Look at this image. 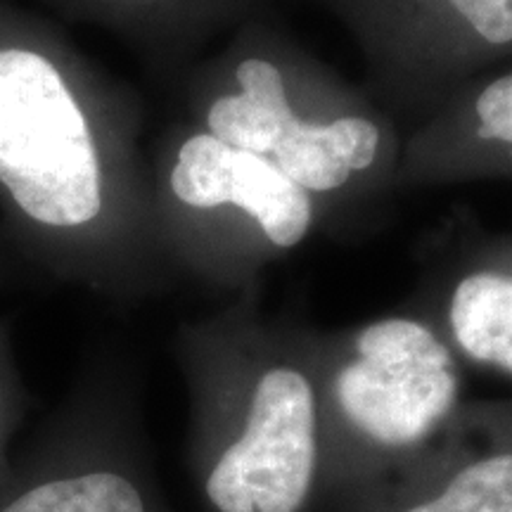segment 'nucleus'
Here are the masks:
<instances>
[{"label":"nucleus","mask_w":512,"mask_h":512,"mask_svg":"<svg viewBox=\"0 0 512 512\" xmlns=\"http://www.w3.org/2000/svg\"><path fill=\"white\" fill-rule=\"evenodd\" d=\"M0 211L15 259L57 283L136 302L171 275L136 102L15 0H0Z\"/></svg>","instance_id":"obj_1"},{"label":"nucleus","mask_w":512,"mask_h":512,"mask_svg":"<svg viewBox=\"0 0 512 512\" xmlns=\"http://www.w3.org/2000/svg\"><path fill=\"white\" fill-rule=\"evenodd\" d=\"M204 512H318L323 420L311 330L238 304L174 337Z\"/></svg>","instance_id":"obj_2"},{"label":"nucleus","mask_w":512,"mask_h":512,"mask_svg":"<svg viewBox=\"0 0 512 512\" xmlns=\"http://www.w3.org/2000/svg\"><path fill=\"white\" fill-rule=\"evenodd\" d=\"M323 470L318 512H344L425 451L458 413L451 344L425 318L311 332Z\"/></svg>","instance_id":"obj_3"},{"label":"nucleus","mask_w":512,"mask_h":512,"mask_svg":"<svg viewBox=\"0 0 512 512\" xmlns=\"http://www.w3.org/2000/svg\"><path fill=\"white\" fill-rule=\"evenodd\" d=\"M185 88L181 124L271 159L313 200L384 162L380 117L339 88H316L306 69L240 55L202 69Z\"/></svg>","instance_id":"obj_4"},{"label":"nucleus","mask_w":512,"mask_h":512,"mask_svg":"<svg viewBox=\"0 0 512 512\" xmlns=\"http://www.w3.org/2000/svg\"><path fill=\"white\" fill-rule=\"evenodd\" d=\"M152 204L171 268L209 283L247 275V228L268 252L302 245L316 200L271 159L230 147L188 124L169 126L150 159Z\"/></svg>","instance_id":"obj_5"},{"label":"nucleus","mask_w":512,"mask_h":512,"mask_svg":"<svg viewBox=\"0 0 512 512\" xmlns=\"http://www.w3.org/2000/svg\"><path fill=\"white\" fill-rule=\"evenodd\" d=\"M0 512H176L159 484L131 377L98 363L0 477Z\"/></svg>","instance_id":"obj_6"},{"label":"nucleus","mask_w":512,"mask_h":512,"mask_svg":"<svg viewBox=\"0 0 512 512\" xmlns=\"http://www.w3.org/2000/svg\"><path fill=\"white\" fill-rule=\"evenodd\" d=\"M344 512H512V446L477 441L470 413Z\"/></svg>","instance_id":"obj_7"},{"label":"nucleus","mask_w":512,"mask_h":512,"mask_svg":"<svg viewBox=\"0 0 512 512\" xmlns=\"http://www.w3.org/2000/svg\"><path fill=\"white\" fill-rule=\"evenodd\" d=\"M451 349L512 373V275L472 271L453 285L444 309Z\"/></svg>","instance_id":"obj_8"},{"label":"nucleus","mask_w":512,"mask_h":512,"mask_svg":"<svg viewBox=\"0 0 512 512\" xmlns=\"http://www.w3.org/2000/svg\"><path fill=\"white\" fill-rule=\"evenodd\" d=\"M475 140L479 145L512 147V72L496 76L467 105H441L425 126L401 147L396 169Z\"/></svg>","instance_id":"obj_9"},{"label":"nucleus","mask_w":512,"mask_h":512,"mask_svg":"<svg viewBox=\"0 0 512 512\" xmlns=\"http://www.w3.org/2000/svg\"><path fill=\"white\" fill-rule=\"evenodd\" d=\"M72 19H91L126 31L159 57L178 50L200 0H38Z\"/></svg>","instance_id":"obj_10"},{"label":"nucleus","mask_w":512,"mask_h":512,"mask_svg":"<svg viewBox=\"0 0 512 512\" xmlns=\"http://www.w3.org/2000/svg\"><path fill=\"white\" fill-rule=\"evenodd\" d=\"M27 413V387L19 370L8 320H0V477L12 463V441Z\"/></svg>","instance_id":"obj_11"},{"label":"nucleus","mask_w":512,"mask_h":512,"mask_svg":"<svg viewBox=\"0 0 512 512\" xmlns=\"http://www.w3.org/2000/svg\"><path fill=\"white\" fill-rule=\"evenodd\" d=\"M484 48L512 43V0H439Z\"/></svg>","instance_id":"obj_12"},{"label":"nucleus","mask_w":512,"mask_h":512,"mask_svg":"<svg viewBox=\"0 0 512 512\" xmlns=\"http://www.w3.org/2000/svg\"><path fill=\"white\" fill-rule=\"evenodd\" d=\"M17 261L15 254L10 252V247L5 245V240H0V290L10 283V280L17 278Z\"/></svg>","instance_id":"obj_13"}]
</instances>
